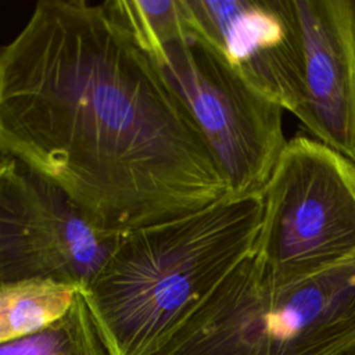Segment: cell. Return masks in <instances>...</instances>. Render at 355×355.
I'll return each instance as SVG.
<instances>
[{"label":"cell","mask_w":355,"mask_h":355,"mask_svg":"<svg viewBox=\"0 0 355 355\" xmlns=\"http://www.w3.org/2000/svg\"><path fill=\"white\" fill-rule=\"evenodd\" d=\"M0 150L116 234L229 194L197 122L111 0H40L1 47Z\"/></svg>","instance_id":"obj_1"},{"label":"cell","mask_w":355,"mask_h":355,"mask_svg":"<svg viewBox=\"0 0 355 355\" xmlns=\"http://www.w3.org/2000/svg\"><path fill=\"white\" fill-rule=\"evenodd\" d=\"M262 214V194H226L125 233L83 291L118 354H157L257 251Z\"/></svg>","instance_id":"obj_2"},{"label":"cell","mask_w":355,"mask_h":355,"mask_svg":"<svg viewBox=\"0 0 355 355\" xmlns=\"http://www.w3.org/2000/svg\"><path fill=\"white\" fill-rule=\"evenodd\" d=\"M355 349V254L273 282L247 258L154 355H347Z\"/></svg>","instance_id":"obj_3"},{"label":"cell","mask_w":355,"mask_h":355,"mask_svg":"<svg viewBox=\"0 0 355 355\" xmlns=\"http://www.w3.org/2000/svg\"><path fill=\"white\" fill-rule=\"evenodd\" d=\"M257 255L273 282H288L355 254V162L295 136L262 191Z\"/></svg>","instance_id":"obj_4"},{"label":"cell","mask_w":355,"mask_h":355,"mask_svg":"<svg viewBox=\"0 0 355 355\" xmlns=\"http://www.w3.org/2000/svg\"><path fill=\"white\" fill-rule=\"evenodd\" d=\"M148 51L197 122L229 194H262L288 141L284 110L250 86L186 21Z\"/></svg>","instance_id":"obj_5"},{"label":"cell","mask_w":355,"mask_h":355,"mask_svg":"<svg viewBox=\"0 0 355 355\" xmlns=\"http://www.w3.org/2000/svg\"><path fill=\"white\" fill-rule=\"evenodd\" d=\"M123 234L105 232L50 180L0 161V283L51 279L85 291Z\"/></svg>","instance_id":"obj_6"},{"label":"cell","mask_w":355,"mask_h":355,"mask_svg":"<svg viewBox=\"0 0 355 355\" xmlns=\"http://www.w3.org/2000/svg\"><path fill=\"white\" fill-rule=\"evenodd\" d=\"M189 28L255 90L295 115L304 50L294 0H179Z\"/></svg>","instance_id":"obj_7"},{"label":"cell","mask_w":355,"mask_h":355,"mask_svg":"<svg viewBox=\"0 0 355 355\" xmlns=\"http://www.w3.org/2000/svg\"><path fill=\"white\" fill-rule=\"evenodd\" d=\"M304 50L295 116L316 140L355 162V0H294Z\"/></svg>","instance_id":"obj_8"},{"label":"cell","mask_w":355,"mask_h":355,"mask_svg":"<svg viewBox=\"0 0 355 355\" xmlns=\"http://www.w3.org/2000/svg\"><path fill=\"white\" fill-rule=\"evenodd\" d=\"M79 291L51 279L0 283V343L31 336L58 322Z\"/></svg>","instance_id":"obj_9"},{"label":"cell","mask_w":355,"mask_h":355,"mask_svg":"<svg viewBox=\"0 0 355 355\" xmlns=\"http://www.w3.org/2000/svg\"><path fill=\"white\" fill-rule=\"evenodd\" d=\"M0 355H119L80 290L68 313L26 337L0 343Z\"/></svg>","instance_id":"obj_10"},{"label":"cell","mask_w":355,"mask_h":355,"mask_svg":"<svg viewBox=\"0 0 355 355\" xmlns=\"http://www.w3.org/2000/svg\"><path fill=\"white\" fill-rule=\"evenodd\" d=\"M347 355H355V349H352V351H351V352H348Z\"/></svg>","instance_id":"obj_11"}]
</instances>
